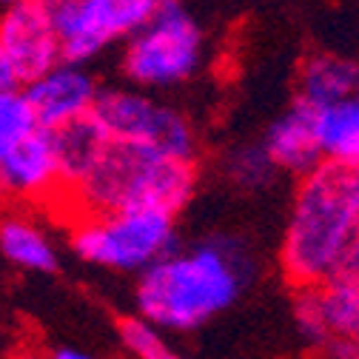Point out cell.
I'll return each mask as SVG.
<instances>
[{"label":"cell","mask_w":359,"mask_h":359,"mask_svg":"<svg viewBox=\"0 0 359 359\" xmlns=\"http://www.w3.org/2000/svg\"><path fill=\"white\" fill-rule=\"evenodd\" d=\"M0 180L15 197L63 194V160L52 128H34L9 149H0Z\"/></svg>","instance_id":"obj_9"},{"label":"cell","mask_w":359,"mask_h":359,"mask_svg":"<svg viewBox=\"0 0 359 359\" xmlns=\"http://www.w3.org/2000/svg\"><path fill=\"white\" fill-rule=\"evenodd\" d=\"M251 259L231 237H211L186 251L174 248L140 274L137 313L163 331H194L229 311L245 291Z\"/></svg>","instance_id":"obj_1"},{"label":"cell","mask_w":359,"mask_h":359,"mask_svg":"<svg viewBox=\"0 0 359 359\" xmlns=\"http://www.w3.org/2000/svg\"><path fill=\"white\" fill-rule=\"evenodd\" d=\"M356 222L359 163L323 160L302 174L280 245L285 280L294 288L328 283Z\"/></svg>","instance_id":"obj_2"},{"label":"cell","mask_w":359,"mask_h":359,"mask_svg":"<svg viewBox=\"0 0 359 359\" xmlns=\"http://www.w3.org/2000/svg\"><path fill=\"white\" fill-rule=\"evenodd\" d=\"M23 92L32 100L40 126L52 131L88 117L100 97L95 77L88 74L83 63L74 60H60L46 74H40L34 83H29Z\"/></svg>","instance_id":"obj_10"},{"label":"cell","mask_w":359,"mask_h":359,"mask_svg":"<svg viewBox=\"0 0 359 359\" xmlns=\"http://www.w3.org/2000/svg\"><path fill=\"white\" fill-rule=\"evenodd\" d=\"M34 128H40V120L23 88L0 92V149L15 146Z\"/></svg>","instance_id":"obj_18"},{"label":"cell","mask_w":359,"mask_h":359,"mask_svg":"<svg viewBox=\"0 0 359 359\" xmlns=\"http://www.w3.org/2000/svg\"><path fill=\"white\" fill-rule=\"evenodd\" d=\"M163 0H63L55 4V23L63 43V57L88 63L106 49L126 43L146 26Z\"/></svg>","instance_id":"obj_7"},{"label":"cell","mask_w":359,"mask_h":359,"mask_svg":"<svg viewBox=\"0 0 359 359\" xmlns=\"http://www.w3.org/2000/svg\"><path fill=\"white\" fill-rule=\"evenodd\" d=\"M120 339L126 345L128 353H134L137 359H183L174 348H168V342L163 339V328H157L151 320L146 317H126L117 325Z\"/></svg>","instance_id":"obj_17"},{"label":"cell","mask_w":359,"mask_h":359,"mask_svg":"<svg viewBox=\"0 0 359 359\" xmlns=\"http://www.w3.org/2000/svg\"><path fill=\"white\" fill-rule=\"evenodd\" d=\"M262 146L268 149L280 171H291L299 177L308 174L313 165L325 160L317 137V109L308 106L305 100H297L268 126Z\"/></svg>","instance_id":"obj_11"},{"label":"cell","mask_w":359,"mask_h":359,"mask_svg":"<svg viewBox=\"0 0 359 359\" xmlns=\"http://www.w3.org/2000/svg\"><path fill=\"white\" fill-rule=\"evenodd\" d=\"M72 248L80 259L126 274H143L177 248L174 214L157 208H123L80 214L72 231Z\"/></svg>","instance_id":"obj_4"},{"label":"cell","mask_w":359,"mask_h":359,"mask_svg":"<svg viewBox=\"0 0 359 359\" xmlns=\"http://www.w3.org/2000/svg\"><path fill=\"white\" fill-rule=\"evenodd\" d=\"M356 97H359V60H356Z\"/></svg>","instance_id":"obj_24"},{"label":"cell","mask_w":359,"mask_h":359,"mask_svg":"<svg viewBox=\"0 0 359 359\" xmlns=\"http://www.w3.org/2000/svg\"><path fill=\"white\" fill-rule=\"evenodd\" d=\"M317 137L325 160L359 163V97H342L317 109Z\"/></svg>","instance_id":"obj_13"},{"label":"cell","mask_w":359,"mask_h":359,"mask_svg":"<svg viewBox=\"0 0 359 359\" xmlns=\"http://www.w3.org/2000/svg\"><path fill=\"white\" fill-rule=\"evenodd\" d=\"M194 160H180L154 149L109 140L95 165L66 197L77 203L80 214L157 208L177 217L194 200Z\"/></svg>","instance_id":"obj_3"},{"label":"cell","mask_w":359,"mask_h":359,"mask_svg":"<svg viewBox=\"0 0 359 359\" xmlns=\"http://www.w3.org/2000/svg\"><path fill=\"white\" fill-rule=\"evenodd\" d=\"M15 359H40V356H34V353H20V356H15Z\"/></svg>","instance_id":"obj_23"},{"label":"cell","mask_w":359,"mask_h":359,"mask_svg":"<svg viewBox=\"0 0 359 359\" xmlns=\"http://www.w3.org/2000/svg\"><path fill=\"white\" fill-rule=\"evenodd\" d=\"M63 57L55 12L46 0L4 6L0 20V92H15L46 74Z\"/></svg>","instance_id":"obj_8"},{"label":"cell","mask_w":359,"mask_h":359,"mask_svg":"<svg viewBox=\"0 0 359 359\" xmlns=\"http://www.w3.org/2000/svg\"><path fill=\"white\" fill-rule=\"evenodd\" d=\"M331 280H342V283L359 285V222H356V229L351 231L348 243L342 245V251H339V257H337V265H334Z\"/></svg>","instance_id":"obj_20"},{"label":"cell","mask_w":359,"mask_h":359,"mask_svg":"<svg viewBox=\"0 0 359 359\" xmlns=\"http://www.w3.org/2000/svg\"><path fill=\"white\" fill-rule=\"evenodd\" d=\"M320 299L334 339L359 337V285L342 280L320 283Z\"/></svg>","instance_id":"obj_15"},{"label":"cell","mask_w":359,"mask_h":359,"mask_svg":"<svg viewBox=\"0 0 359 359\" xmlns=\"http://www.w3.org/2000/svg\"><path fill=\"white\" fill-rule=\"evenodd\" d=\"M294 325L299 331V337L313 345V348H328L331 328L325 323V313H323V299H320V285H302L294 288Z\"/></svg>","instance_id":"obj_16"},{"label":"cell","mask_w":359,"mask_h":359,"mask_svg":"<svg viewBox=\"0 0 359 359\" xmlns=\"http://www.w3.org/2000/svg\"><path fill=\"white\" fill-rule=\"evenodd\" d=\"M12 4H20V0H4V6H12Z\"/></svg>","instance_id":"obj_25"},{"label":"cell","mask_w":359,"mask_h":359,"mask_svg":"<svg viewBox=\"0 0 359 359\" xmlns=\"http://www.w3.org/2000/svg\"><path fill=\"white\" fill-rule=\"evenodd\" d=\"M274 171H280V168H277V163L271 160V154H268V149L262 143L237 149L226 160V174L240 189H262L265 183H271Z\"/></svg>","instance_id":"obj_19"},{"label":"cell","mask_w":359,"mask_h":359,"mask_svg":"<svg viewBox=\"0 0 359 359\" xmlns=\"http://www.w3.org/2000/svg\"><path fill=\"white\" fill-rule=\"evenodd\" d=\"M351 95H356V60L320 52L302 63L297 100H305L313 109H323Z\"/></svg>","instance_id":"obj_12"},{"label":"cell","mask_w":359,"mask_h":359,"mask_svg":"<svg viewBox=\"0 0 359 359\" xmlns=\"http://www.w3.org/2000/svg\"><path fill=\"white\" fill-rule=\"evenodd\" d=\"M356 339H359V337H356Z\"/></svg>","instance_id":"obj_27"},{"label":"cell","mask_w":359,"mask_h":359,"mask_svg":"<svg viewBox=\"0 0 359 359\" xmlns=\"http://www.w3.org/2000/svg\"><path fill=\"white\" fill-rule=\"evenodd\" d=\"M46 4H49V6H55V4H63V0H46Z\"/></svg>","instance_id":"obj_26"},{"label":"cell","mask_w":359,"mask_h":359,"mask_svg":"<svg viewBox=\"0 0 359 359\" xmlns=\"http://www.w3.org/2000/svg\"><path fill=\"white\" fill-rule=\"evenodd\" d=\"M205 37L180 0H163L160 12L126 40L123 72L140 88H171L200 72Z\"/></svg>","instance_id":"obj_5"},{"label":"cell","mask_w":359,"mask_h":359,"mask_svg":"<svg viewBox=\"0 0 359 359\" xmlns=\"http://www.w3.org/2000/svg\"><path fill=\"white\" fill-rule=\"evenodd\" d=\"M325 351L331 359H359V339L356 337H337L328 342Z\"/></svg>","instance_id":"obj_21"},{"label":"cell","mask_w":359,"mask_h":359,"mask_svg":"<svg viewBox=\"0 0 359 359\" xmlns=\"http://www.w3.org/2000/svg\"><path fill=\"white\" fill-rule=\"evenodd\" d=\"M52 359H97V356L88 351H80V348H57L52 353Z\"/></svg>","instance_id":"obj_22"},{"label":"cell","mask_w":359,"mask_h":359,"mask_svg":"<svg viewBox=\"0 0 359 359\" xmlns=\"http://www.w3.org/2000/svg\"><path fill=\"white\" fill-rule=\"evenodd\" d=\"M0 251L12 265L26 268V271H43V274L57 271V251L52 240L23 217H9L4 222Z\"/></svg>","instance_id":"obj_14"},{"label":"cell","mask_w":359,"mask_h":359,"mask_svg":"<svg viewBox=\"0 0 359 359\" xmlns=\"http://www.w3.org/2000/svg\"><path fill=\"white\" fill-rule=\"evenodd\" d=\"M92 117L109 140L154 149L180 160H194L197 143L189 120L146 92H134V88L100 92Z\"/></svg>","instance_id":"obj_6"}]
</instances>
